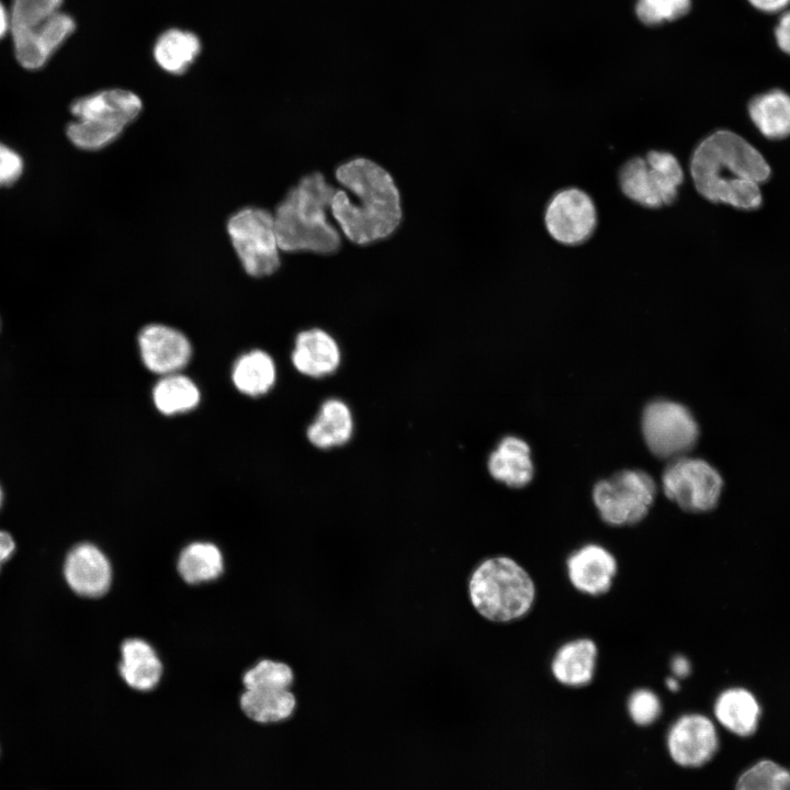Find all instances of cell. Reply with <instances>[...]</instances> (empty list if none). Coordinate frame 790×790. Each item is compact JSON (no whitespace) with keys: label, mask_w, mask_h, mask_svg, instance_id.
<instances>
[{"label":"cell","mask_w":790,"mask_h":790,"mask_svg":"<svg viewBox=\"0 0 790 790\" xmlns=\"http://www.w3.org/2000/svg\"><path fill=\"white\" fill-rule=\"evenodd\" d=\"M689 170L703 198L744 210L760 205L759 184L770 174L760 153L729 131H718L701 140L692 153Z\"/></svg>","instance_id":"1"},{"label":"cell","mask_w":790,"mask_h":790,"mask_svg":"<svg viewBox=\"0 0 790 790\" xmlns=\"http://www.w3.org/2000/svg\"><path fill=\"white\" fill-rule=\"evenodd\" d=\"M336 178L358 198L354 203L347 192L336 190L330 203L332 215L351 241L365 245L394 233L402 219L400 200L385 169L356 158L339 166Z\"/></svg>","instance_id":"2"},{"label":"cell","mask_w":790,"mask_h":790,"mask_svg":"<svg viewBox=\"0 0 790 790\" xmlns=\"http://www.w3.org/2000/svg\"><path fill=\"white\" fill-rule=\"evenodd\" d=\"M336 190L320 172H313L287 192L273 214L281 250L331 253L339 249L340 235L326 216Z\"/></svg>","instance_id":"3"},{"label":"cell","mask_w":790,"mask_h":790,"mask_svg":"<svg viewBox=\"0 0 790 790\" xmlns=\"http://www.w3.org/2000/svg\"><path fill=\"white\" fill-rule=\"evenodd\" d=\"M472 608L494 623L520 620L532 609L537 589L528 571L506 555L489 556L473 567L466 582Z\"/></svg>","instance_id":"4"},{"label":"cell","mask_w":790,"mask_h":790,"mask_svg":"<svg viewBox=\"0 0 790 790\" xmlns=\"http://www.w3.org/2000/svg\"><path fill=\"white\" fill-rule=\"evenodd\" d=\"M142 100L129 90L113 88L78 98L66 134L77 148L99 150L113 143L140 113Z\"/></svg>","instance_id":"5"},{"label":"cell","mask_w":790,"mask_h":790,"mask_svg":"<svg viewBox=\"0 0 790 790\" xmlns=\"http://www.w3.org/2000/svg\"><path fill=\"white\" fill-rule=\"evenodd\" d=\"M684 182V170L666 150H650L644 157L629 159L620 169L619 185L632 202L646 208L674 203Z\"/></svg>","instance_id":"6"},{"label":"cell","mask_w":790,"mask_h":790,"mask_svg":"<svg viewBox=\"0 0 790 790\" xmlns=\"http://www.w3.org/2000/svg\"><path fill=\"white\" fill-rule=\"evenodd\" d=\"M656 494L657 486L650 474L623 470L595 484L592 501L605 523L625 527L636 524L647 516Z\"/></svg>","instance_id":"7"},{"label":"cell","mask_w":790,"mask_h":790,"mask_svg":"<svg viewBox=\"0 0 790 790\" xmlns=\"http://www.w3.org/2000/svg\"><path fill=\"white\" fill-rule=\"evenodd\" d=\"M227 232L244 270L253 278L274 273L280 267L273 214L249 206L230 216Z\"/></svg>","instance_id":"8"},{"label":"cell","mask_w":790,"mask_h":790,"mask_svg":"<svg viewBox=\"0 0 790 790\" xmlns=\"http://www.w3.org/2000/svg\"><path fill=\"white\" fill-rule=\"evenodd\" d=\"M723 485V478L713 465L687 455L670 460L662 475L665 496L682 510L693 514L714 509Z\"/></svg>","instance_id":"9"},{"label":"cell","mask_w":790,"mask_h":790,"mask_svg":"<svg viewBox=\"0 0 790 790\" xmlns=\"http://www.w3.org/2000/svg\"><path fill=\"white\" fill-rule=\"evenodd\" d=\"M642 432L654 455L674 460L692 450L699 438V426L686 406L656 399L643 410Z\"/></svg>","instance_id":"10"},{"label":"cell","mask_w":790,"mask_h":790,"mask_svg":"<svg viewBox=\"0 0 790 790\" xmlns=\"http://www.w3.org/2000/svg\"><path fill=\"white\" fill-rule=\"evenodd\" d=\"M544 225L558 244L578 246L591 237L597 227L596 205L578 188L560 190L545 206Z\"/></svg>","instance_id":"11"},{"label":"cell","mask_w":790,"mask_h":790,"mask_svg":"<svg viewBox=\"0 0 790 790\" xmlns=\"http://www.w3.org/2000/svg\"><path fill=\"white\" fill-rule=\"evenodd\" d=\"M665 743L674 764L682 768H700L716 755L720 736L711 718L699 712H688L673 721Z\"/></svg>","instance_id":"12"},{"label":"cell","mask_w":790,"mask_h":790,"mask_svg":"<svg viewBox=\"0 0 790 790\" xmlns=\"http://www.w3.org/2000/svg\"><path fill=\"white\" fill-rule=\"evenodd\" d=\"M138 348L147 370L160 376L181 372L192 357V346L180 330L150 324L138 334Z\"/></svg>","instance_id":"13"},{"label":"cell","mask_w":790,"mask_h":790,"mask_svg":"<svg viewBox=\"0 0 790 790\" xmlns=\"http://www.w3.org/2000/svg\"><path fill=\"white\" fill-rule=\"evenodd\" d=\"M75 30V19L58 11L33 29L11 33L18 63L29 70L41 69Z\"/></svg>","instance_id":"14"},{"label":"cell","mask_w":790,"mask_h":790,"mask_svg":"<svg viewBox=\"0 0 790 790\" xmlns=\"http://www.w3.org/2000/svg\"><path fill=\"white\" fill-rule=\"evenodd\" d=\"M63 573L69 588L81 597L103 596L112 583V567L106 555L94 544H76L67 553Z\"/></svg>","instance_id":"15"},{"label":"cell","mask_w":790,"mask_h":790,"mask_svg":"<svg viewBox=\"0 0 790 790\" xmlns=\"http://www.w3.org/2000/svg\"><path fill=\"white\" fill-rule=\"evenodd\" d=\"M618 572L614 555L605 546L587 543L573 551L566 560L572 586L582 594L600 596L608 592Z\"/></svg>","instance_id":"16"},{"label":"cell","mask_w":790,"mask_h":790,"mask_svg":"<svg viewBox=\"0 0 790 790\" xmlns=\"http://www.w3.org/2000/svg\"><path fill=\"white\" fill-rule=\"evenodd\" d=\"M341 358V349L334 336L316 327L296 335L291 353L295 370L313 379L332 375L339 369Z\"/></svg>","instance_id":"17"},{"label":"cell","mask_w":790,"mask_h":790,"mask_svg":"<svg viewBox=\"0 0 790 790\" xmlns=\"http://www.w3.org/2000/svg\"><path fill=\"white\" fill-rule=\"evenodd\" d=\"M760 714L761 708L757 698L744 687L724 689L713 703L715 721L740 737H748L756 732Z\"/></svg>","instance_id":"18"},{"label":"cell","mask_w":790,"mask_h":790,"mask_svg":"<svg viewBox=\"0 0 790 790\" xmlns=\"http://www.w3.org/2000/svg\"><path fill=\"white\" fill-rule=\"evenodd\" d=\"M487 470L495 481L510 488L527 486L534 475L528 443L514 436L503 438L488 456Z\"/></svg>","instance_id":"19"},{"label":"cell","mask_w":790,"mask_h":790,"mask_svg":"<svg viewBox=\"0 0 790 790\" xmlns=\"http://www.w3.org/2000/svg\"><path fill=\"white\" fill-rule=\"evenodd\" d=\"M598 658L596 643L588 637H578L561 645L551 662L555 680L567 687H583L595 677Z\"/></svg>","instance_id":"20"},{"label":"cell","mask_w":790,"mask_h":790,"mask_svg":"<svg viewBox=\"0 0 790 790\" xmlns=\"http://www.w3.org/2000/svg\"><path fill=\"white\" fill-rule=\"evenodd\" d=\"M354 420L349 405L337 397L324 400L306 430L308 441L317 449L345 445L352 438Z\"/></svg>","instance_id":"21"},{"label":"cell","mask_w":790,"mask_h":790,"mask_svg":"<svg viewBox=\"0 0 790 790\" xmlns=\"http://www.w3.org/2000/svg\"><path fill=\"white\" fill-rule=\"evenodd\" d=\"M119 666L124 681L138 691L155 688L162 675V664L153 646L142 639H128L121 647Z\"/></svg>","instance_id":"22"},{"label":"cell","mask_w":790,"mask_h":790,"mask_svg":"<svg viewBox=\"0 0 790 790\" xmlns=\"http://www.w3.org/2000/svg\"><path fill=\"white\" fill-rule=\"evenodd\" d=\"M202 50L200 37L192 31L170 27L161 32L153 46L156 64L171 75L184 74Z\"/></svg>","instance_id":"23"},{"label":"cell","mask_w":790,"mask_h":790,"mask_svg":"<svg viewBox=\"0 0 790 790\" xmlns=\"http://www.w3.org/2000/svg\"><path fill=\"white\" fill-rule=\"evenodd\" d=\"M276 380V366L272 357L263 350L255 349L242 353L232 369L234 386L251 397L267 394Z\"/></svg>","instance_id":"24"},{"label":"cell","mask_w":790,"mask_h":790,"mask_svg":"<svg viewBox=\"0 0 790 790\" xmlns=\"http://www.w3.org/2000/svg\"><path fill=\"white\" fill-rule=\"evenodd\" d=\"M240 707L247 716L257 722L274 723L293 714L296 698L290 689H246L240 697Z\"/></svg>","instance_id":"25"},{"label":"cell","mask_w":790,"mask_h":790,"mask_svg":"<svg viewBox=\"0 0 790 790\" xmlns=\"http://www.w3.org/2000/svg\"><path fill=\"white\" fill-rule=\"evenodd\" d=\"M749 115L763 135L783 138L790 135V95L776 89L755 97Z\"/></svg>","instance_id":"26"},{"label":"cell","mask_w":790,"mask_h":790,"mask_svg":"<svg viewBox=\"0 0 790 790\" xmlns=\"http://www.w3.org/2000/svg\"><path fill=\"white\" fill-rule=\"evenodd\" d=\"M151 395L157 410L166 416L191 411L201 399L198 385L181 372L160 376Z\"/></svg>","instance_id":"27"},{"label":"cell","mask_w":790,"mask_h":790,"mask_svg":"<svg viewBox=\"0 0 790 790\" xmlns=\"http://www.w3.org/2000/svg\"><path fill=\"white\" fill-rule=\"evenodd\" d=\"M177 567L185 583L198 585L218 578L224 569V560L215 544L193 542L181 551Z\"/></svg>","instance_id":"28"},{"label":"cell","mask_w":790,"mask_h":790,"mask_svg":"<svg viewBox=\"0 0 790 790\" xmlns=\"http://www.w3.org/2000/svg\"><path fill=\"white\" fill-rule=\"evenodd\" d=\"M735 790H790V771L770 759H761L740 775Z\"/></svg>","instance_id":"29"},{"label":"cell","mask_w":790,"mask_h":790,"mask_svg":"<svg viewBox=\"0 0 790 790\" xmlns=\"http://www.w3.org/2000/svg\"><path fill=\"white\" fill-rule=\"evenodd\" d=\"M64 0H13L10 33L33 29L60 11Z\"/></svg>","instance_id":"30"},{"label":"cell","mask_w":790,"mask_h":790,"mask_svg":"<svg viewBox=\"0 0 790 790\" xmlns=\"http://www.w3.org/2000/svg\"><path fill=\"white\" fill-rule=\"evenodd\" d=\"M242 682L246 689H290L294 682V672L284 662L262 659L245 673Z\"/></svg>","instance_id":"31"},{"label":"cell","mask_w":790,"mask_h":790,"mask_svg":"<svg viewBox=\"0 0 790 790\" xmlns=\"http://www.w3.org/2000/svg\"><path fill=\"white\" fill-rule=\"evenodd\" d=\"M691 7V0H637L635 14L643 24L656 26L685 16Z\"/></svg>","instance_id":"32"},{"label":"cell","mask_w":790,"mask_h":790,"mask_svg":"<svg viewBox=\"0 0 790 790\" xmlns=\"http://www.w3.org/2000/svg\"><path fill=\"white\" fill-rule=\"evenodd\" d=\"M630 719L639 726H648L662 714V701L656 692L639 688L631 692L627 702Z\"/></svg>","instance_id":"33"},{"label":"cell","mask_w":790,"mask_h":790,"mask_svg":"<svg viewBox=\"0 0 790 790\" xmlns=\"http://www.w3.org/2000/svg\"><path fill=\"white\" fill-rule=\"evenodd\" d=\"M24 171L22 156L0 142V188H8L18 182Z\"/></svg>","instance_id":"34"},{"label":"cell","mask_w":790,"mask_h":790,"mask_svg":"<svg viewBox=\"0 0 790 790\" xmlns=\"http://www.w3.org/2000/svg\"><path fill=\"white\" fill-rule=\"evenodd\" d=\"M774 34L779 49L790 55V9L780 13Z\"/></svg>","instance_id":"35"},{"label":"cell","mask_w":790,"mask_h":790,"mask_svg":"<svg viewBox=\"0 0 790 790\" xmlns=\"http://www.w3.org/2000/svg\"><path fill=\"white\" fill-rule=\"evenodd\" d=\"M756 10L767 13H782L790 7V0H747Z\"/></svg>","instance_id":"36"},{"label":"cell","mask_w":790,"mask_h":790,"mask_svg":"<svg viewBox=\"0 0 790 790\" xmlns=\"http://www.w3.org/2000/svg\"><path fill=\"white\" fill-rule=\"evenodd\" d=\"M16 549L13 537L4 531L0 530V571L2 566L12 557Z\"/></svg>","instance_id":"37"},{"label":"cell","mask_w":790,"mask_h":790,"mask_svg":"<svg viewBox=\"0 0 790 790\" xmlns=\"http://www.w3.org/2000/svg\"><path fill=\"white\" fill-rule=\"evenodd\" d=\"M669 666L673 676L678 679L688 677L692 669L690 661L685 655L680 654H677L672 658Z\"/></svg>","instance_id":"38"},{"label":"cell","mask_w":790,"mask_h":790,"mask_svg":"<svg viewBox=\"0 0 790 790\" xmlns=\"http://www.w3.org/2000/svg\"><path fill=\"white\" fill-rule=\"evenodd\" d=\"M10 32V13L0 1V40Z\"/></svg>","instance_id":"39"},{"label":"cell","mask_w":790,"mask_h":790,"mask_svg":"<svg viewBox=\"0 0 790 790\" xmlns=\"http://www.w3.org/2000/svg\"><path fill=\"white\" fill-rule=\"evenodd\" d=\"M665 685L672 692H677L680 688L679 679L674 676L666 678Z\"/></svg>","instance_id":"40"},{"label":"cell","mask_w":790,"mask_h":790,"mask_svg":"<svg viewBox=\"0 0 790 790\" xmlns=\"http://www.w3.org/2000/svg\"><path fill=\"white\" fill-rule=\"evenodd\" d=\"M2 504H3V489H2V487H1V485H0V509H1V507H2Z\"/></svg>","instance_id":"41"},{"label":"cell","mask_w":790,"mask_h":790,"mask_svg":"<svg viewBox=\"0 0 790 790\" xmlns=\"http://www.w3.org/2000/svg\"><path fill=\"white\" fill-rule=\"evenodd\" d=\"M0 329H1V319H0Z\"/></svg>","instance_id":"42"}]
</instances>
